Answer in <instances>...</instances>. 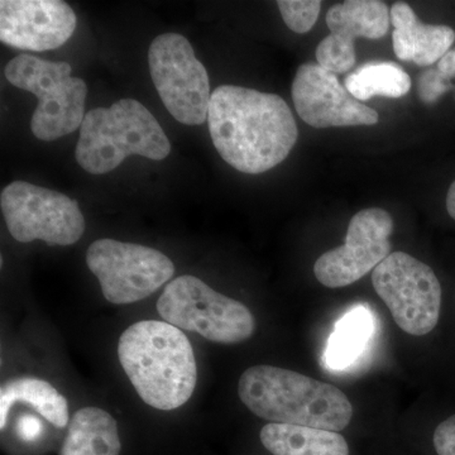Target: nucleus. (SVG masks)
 Here are the masks:
<instances>
[{"label":"nucleus","instance_id":"nucleus-11","mask_svg":"<svg viewBox=\"0 0 455 455\" xmlns=\"http://www.w3.org/2000/svg\"><path fill=\"white\" fill-rule=\"evenodd\" d=\"M394 220L381 208L363 209L350 220L346 243L316 259L314 274L329 289L357 283L391 254Z\"/></svg>","mask_w":455,"mask_h":455},{"label":"nucleus","instance_id":"nucleus-23","mask_svg":"<svg viewBox=\"0 0 455 455\" xmlns=\"http://www.w3.org/2000/svg\"><path fill=\"white\" fill-rule=\"evenodd\" d=\"M451 89V80H448L438 68H429L419 76V97L425 104H434Z\"/></svg>","mask_w":455,"mask_h":455},{"label":"nucleus","instance_id":"nucleus-20","mask_svg":"<svg viewBox=\"0 0 455 455\" xmlns=\"http://www.w3.org/2000/svg\"><path fill=\"white\" fill-rule=\"evenodd\" d=\"M372 333V319L370 311L355 307L335 325L334 333L329 339L324 361L333 370L348 367L364 349Z\"/></svg>","mask_w":455,"mask_h":455},{"label":"nucleus","instance_id":"nucleus-5","mask_svg":"<svg viewBox=\"0 0 455 455\" xmlns=\"http://www.w3.org/2000/svg\"><path fill=\"white\" fill-rule=\"evenodd\" d=\"M71 71L68 62L31 55L14 57L5 66L8 82L38 99L31 122L36 139L50 142L82 127L88 86L80 77L71 76Z\"/></svg>","mask_w":455,"mask_h":455},{"label":"nucleus","instance_id":"nucleus-1","mask_svg":"<svg viewBox=\"0 0 455 455\" xmlns=\"http://www.w3.org/2000/svg\"><path fill=\"white\" fill-rule=\"evenodd\" d=\"M208 123L218 154L250 175L276 167L298 142V125L286 101L243 86L221 85L212 92Z\"/></svg>","mask_w":455,"mask_h":455},{"label":"nucleus","instance_id":"nucleus-28","mask_svg":"<svg viewBox=\"0 0 455 455\" xmlns=\"http://www.w3.org/2000/svg\"><path fill=\"white\" fill-rule=\"evenodd\" d=\"M453 51H454V56H455V49Z\"/></svg>","mask_w":455,"mask_h":455},{"label":"nucleus","instance_id":"nucleus-12","mask_svg":"<svg viewBox=\"0 0 455 455\" xmlns=\"http://www.w3.org/2000/svg\"><path fill=\"white\" fill-rule=\"evenodd\" d=\"M291 92L296 112L314 128L374 125L379 121V113L353 97L337 75L314 62L298 68Z\"/></svg>","mask_w":455,"mask_h":455},{"label":"nucleus","instance_id":"nucleus-18","mask_svg":"<svg viewBox=\"0 0 455 455\" xmlns=\"http://www.w3.org/2000/svg\"><path fill=\"white\" fill-rule=\"evenodd\" d=\"M390 9L379 0H348L334 5L326 14L331 35L350 42L355 38L379 40L390 28Z\"/></svg>","mask_w":455,"mask_h":455},{"label":"nucleus","instance_id":"nucleus-24","mask_svg":"<svg viewBox=\"0 0 455 455\" xmlns=\"http://www.w3.org/2000/svg\"><path fill=\"white\" fill-rule=\"evenodd\" d=\"M433 444L438 455H455V415L445 419L436 427Z\"/></svg>","mask_w":455,"mask_h":455},{"label":"nucleus","instance_id":"nucleus-27","mask_svg":"<svg viewBox=\"0 0 455 455\" xmlns=\"http://www.w3.org/2000/svg\"><path fill=\"white\" fill-rule=\"evenodd\" d=\"M447 211L451 220H455V181L451 185L447 196Z\"/></svg>","mask_w":455,"mask_h":455},{"label":"nucleus","instance_id":"nucleus-15","mask_svg":"<svg viewBox=\"0 0 455 455\" xmlns=\"http://www.w3.org/2000/svg\"><path fill=\"white\" fill-rule=\"evenodd\" d=\"M260 442L274 455H349V445L337 431L269 423L260 430Z\"/></svg>","mask_w":455,"mask_h":455},{"label":"nucleus","instance_id":"nucleus-10","mask_svg":"<svg viewBox=\"0 0 455 455\" xmlns=\"http://www.w3.org/2000/svg\"><path fill=\"white\" fill-rule=\"evenodd\" d=\"M107 301L132 304L148 298L175 274V266L160 251L116 239H99L86 253Z\"/></svg>","mask_w":455,"mask_h":455},{"label":"nucleus","instance_id":"nucleus-22","mask_svg":"<svg viewBox=\"0 0 455 455\" xmlns=\"http://www.w3.org/2000/svg\"><path fill=\"white\" fill-rule=\"evenodd\" d=\"M277 5L286 26L300 35L313 29L322 9L319 0H280Z\"/></svg>","mask_w":455,"mask_h":455},{"label":"nucleus","instance_id":"nucleus-17","mask_svg":"<svg viewBox=\"0 0 455 455\" xmlns=\"http://www.w3.org/2000/svg\"><path fill=\"white\" fill-rule=\"evenodd\" d=\"M27 403L57 427L68 424L66 398L51 383L36 377H22L5 383L0 391V427L4 429L12 406Z\"/></svg>","mask_w":455,"mask_h":455},{"label":"nucleus","instance_id":"nucleus-6","mask_svg":"<svg viewBox=\"0 0 455 455\" xmlns=\"http://www.w3.org/2000/svg\"><path fill=\"white\" fill-rule=\"evenodd\" d=\"M157 310L169 324L214 343H242L256 331V320L244 304L188 275L167 283L158 299Z\"/></svg>","mask_w":455,"mask_h":455},{"label":"nucleus","instance_id":"nucleus-21","mask_svg":"<svg viewBox=\"0 0 455 455\" xmlns=\"http://www.w3.org/2000/svg\"><path fill=\"white\" fill-rule=\"evenodd\" d=\"M316 61L335 75L347 73L355 65V42L331 33L316 47Z\"/></svg>","mask_w":455,"mask_h":455},{"label":"nucleus","instance_id":"nucleus-3","mask_svg":"<svg viewBox=\"0 0 455 455\" xmlns=\"http://www.w3.org/2000/svg\"><path fill=\"white\" fill-rule=\"evenodd\" d=\"M238 395L250 411L275 424L341 431L353 418L348 396L331 383L274 366L242 374Z\"/></svg>","mask_w":455,"mask_h":455},{"label":"nucleus","instance_id":"nucleus-2","mask_svg":"<svg viewBox=\"0 0 455 455\" xmlns=\"http://www.w3.org/2000/svg\"><path fill=\"white\" fill-rule=\"evenodd\" d=\"M123 370L147 403L163 411L179 409L196 391L193 347L181 329L158 320L131 325L119 338Z\"/></svg>","mask_w":455,"mask_h":455},{"label":"nucleus","instance_id":"nucleus-13","mask_svg":"<svg viewBox=\"0 0 455 455\" xmlns=\"http://www.w3.org/2000/svg\"><path fill=\"white\" fill-rule=\"evenodd\" d=\"M73 8L61 0H2L0 40L18 50H55L76 29Z\"/></svg>","mask_w":455,"mask_h":455},{"label":"nucleus","instance_id":"nucleus-25","mask_svg":"<svg viewBox=\"0 0 455 455\" xmlns=\"http://www.w3.org/2000/svg\"><path fill=\"white\" fill-rule=\"evenodd\" d=\"M42 423L32 415H22L18 419L17 435L25 442H33L41 435Z\"/></svg>","mask_w":455,"mask_h":455},{"label":"nucleus","instance_id":"nucleus-14","mask_svg":"<svg viewBox=\"0 0 455 455\" xmlns=\"http://www.w3.org/2000/svg\"><path fill=\"white\" fill-rule=\"evenodd\" d=\"M392 44L398 59L418 66H430L440 61L451 50L455 32L448 26L424 25L414 9L406 3H396L390 11Z\"/></svg>","mask_w":455,"mask_h":455},{"label":"nucleus","instance_id":"nucleus-16","mask_svg":"<svg viewBox=\"0 0 455 455\" xmlns=\"http://www.w3.org/2000/svg\"><path fill=\"white\" fill-rule=\"evenodd\" d=\"M121 439L113 416L98 407L75 412L61 455H119Z\"/></svg>","mask_w":455,"mask_h":455},{"label":"nucleus","instance_id":"nucleus-19","mask_svg":"<svg viewBox=\"0 0 455 455\" xmlns=\"http://www.w3.org/2000/svg\"><path fill=\"white\" fill-rule=\"evenodd\" d=\"M346 88L359 101L374 97L401 98L411 88V79L395 62H368L347 76Z\"/></svg>","mask_w":455,"mask_h":455},{"label":"nucleus","instance_id":"nucleus-8","mask_svg":"<svg viewBox=\"0 0 455 455\" xmlns=\"http://www.w3.org/2000/svg\"><path fill=\"white\" fill-rule=\"evenodd\" d=\"M149 73L176 121L200 125L208 119L211 82L190 42L179 33L157 36L148 50Z\"/></svg>","mask_w":455,"mask_h":455},{"label":"nucleus","instance_id":"nucleus-4","mask_svg":"<svg viewBox=\"0 0 455 455\" xmlns=\"http://www.w3.org/2000/svg\"><path fill=\"white\" fill-rule=\"evenodd\" d=\"M170 152V140L154 114L127 98L86 113L75 157L86 172L104 175L132 155L161 161Z\"/></svg>","mask_w":455,"mask_h":455},{"label":"nucleus","instance_id":"nucleus-26","mask_svg":"<svg viewBox=\"0 0 455 455\" xmlns=\"http://www.w3.org/2000/svg\"><path fill=\"white\" fill-rule=\"evenodd\" d=\"M438 70L444 75L448 80L453 79L455 76V56L454 51H449L447 55L442 57L438 64Z\"/></svg>","mask_w":455,"mask_h":455},{"label":"nucleus","instance_id":"nucleus-9","mask_svg":"<svg viewBox=\"0 0 455 455\" xmlns=\"http://www.w3.org/2000/svg\"><path fill=\"white\" fill-rule=\"evenodd\" d=\"M0 206L9 233L20 243H76L85 232V220L76 200L59 191L14 181L2 190Z\"/></svg>","mask_w":455,"mask_h":455},{"label":"nucleus","instance_id":"nucleus-7","mask_svg":"<svg viewBox=\"0 0 455 455\" xmlns=\"http://www.w3.org/2000/svg\"><path fill=\"white\" fill-rule=\"evenodd\" d=\"M372 284L401 331L423 337L438 325L442 284L427 263L392 252L373 269Z\"/></svg>","mask_w":455,"mask_h":455}]
</instances>
